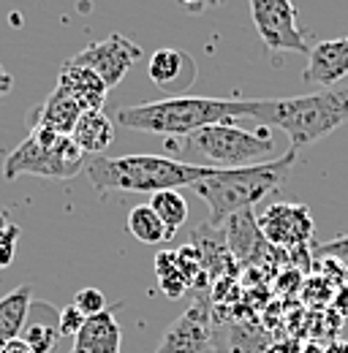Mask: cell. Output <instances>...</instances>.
Wrapping results in <instances>:
<instances>
[{"mask_svg": "<svg viewBox=\"0 0 348 353\" xmlns=\"http://www.w3.org/2000/svg\"><path fill=\"white\" fill-rule=\"evenodd\" d=\"M259 125L280 128L289 136L294 152L313 141L335 133L348 123V82L291 98H261L253 101L251 117Z\"/></svg>", "mask_w": 348, "mask_h": 353, "instance_id": "cell-1", "label": "cell"}, {"mask_svg": "<svg viewBox=\"0 0 348 353\" xmlns=\"http://www.w3.org/2000/svg\"><path fill=\"white\" fill-rule=\"evenodd\" d=\"M253 101H229V98H204V95H174L166 101H150L139 106H120L115 112L117 125L128 131L161 133L166 139H182L188 133L226 123L248 120Z\"/></svg>", "mask_w": 348, "mask_h": 353, "instance_id": "cell-2", "label": "cell"}, {"mask_svg": "<svg viewBox=\"0 0 348 353\" xmlns=\"http://www.w3.org/2000/svg\"><path fill=\"white\" fill-rule=\"evenodd\" d=\"M294 163H297V152L289 150L275 161H264L253 166L213 169L207 176L196 179L191 190L199 199H204V204L210 207V223L215 228H223V223L231 215L256 207L264 196L275 193L289 179Z\"/></svg>", "mask_w": 348, "mask_h": 353, "instance_id": "cell-3", "label": "cell"}, {"mask_svg": "<svg viewBox=\"0 0 348 353\" xmlns=\"http://www.w3.org/2000/svg\"><path fill=\"white\" fill-rule=\"evenodd\" d=\"M87 176L95 190H120V193H158V190H177L191 188L196 179L207 176L213 166H199L164 155H95L85 166Z\"/></svg>", "mask_w": 348, "mask_h": 353, "instance_id": "cell-4", "label": "cell"}, {"mask_svg": "<svg viewBox=\"0 0 348 353\" xmlns=\"http://www.w3.org/2000/svg\"><path fill=\"white\" fill-rule=\"evenodd\" d=\"M87 166V155L71 136L49 128H30V133L6 155L3 176L17 179L22 174L46 179H71Z\"/></svg>", "mask_w": 348, "mask_h": 353, "instance_id": "cell-5", "label": "cell"}, {"mask_svg": "<svg viewBox=\"0 0 348 353\" xmlns=\"http://www.w3.org/2000/svg\"><path fill=\"white\" fill-rule=\"evenodd\" d=\"M177 147L182 152L207 158L213 169H240L264 163L267 155L275 150V141L267 133H253L240 128L234 120H226L177 139Z\"/></svg>", "mask_w": 348, "mask_h": 353, "instance_id": "cell-6", "label": "cell"}, {"mask_svg": "<svg viewBox=\"0 0 348 353\" xmlns=\"http://www.w3.org/2000/svg\"><path fill=\"white\" fill-rule=\"evenodd\" d=\"M253 25L264 46L278 52H310L302 28L297 25V6L291 0H251Z\"/></svg>", "mask_w": 348, "mask_h": 353, "instance_id": "cell-7", "label": "cell"}, {"mask_svg": "<svg viewBox=\"0 0 348 353\" xmlns=\"http://www.w3.org/2000/svg\"><path fill=\"white\" fill-rule=\"evenodd\" d=\"M139 57H142V46L136 44V41H130V39H126V36H120V33H112L109 39L95 41L87 49H82L71 60L90 68V71H95L101 77V82L112 90L126 79V74L133 68V63Z\"/></svg>", "mask_w": 348, "mask_h": 353, "instance_id": "cell-8", "label": "cell"}, {"mask_svg": "<svg viewBox=\"0 0 348 353\" xmlns=\"http://www.w3.org/2000/svg\"><path fill=\"white\" fill-rule=\"evenodd\" d=\"M261 228V236L272 245V248H304V242L313 236V218L310 210L304 204H269L267 210H261L256 218Z\"/></svg>", "mask_w": 348, "mask_h": 353, "instance_id": "cell-9", "label": "cell"}, {"mask_svg": "<svg viewBox=\"0 0 348 353\" xmlns=\"http://www.w3.org/2000/svg\"><path fill=\"white\" fill-rule=\"evenodd\" d=\"M213 310L210 299H199L185 310L164 334L158 353H213Z\"/></svg>", "mask_w": 348, "mask_h": 353, "instance_id": "cell-10", "label": "cell"}, {"mask_svg": "<svg viewBox=\"0 0 348 353\" xmlns=\"http://www.w3.org/2000/svg\"><path fill=\"white\" fill-rule=\"evenodd\" d=\"M348 77V36L343 39H327L310 46L307 65L302 71V79L310 85L335 88Z\"/></svg>", "mask_w": 348, "mask_h": 353, "instance_id": "cell-11", "label": "cell"}, {"mask_svg": "<svg viewBox=\"0 0 348 353\" xmlns=\"http://www.w3.org/2000/svg\"><path fill=\"white\" fill-rule=\"evenodd\" d=\"M57 90H63L82 112H101L109 95V88L101 82V77L74 60L63 63L57 74Z\"/></svg>", "mask_w": 348, "mask_h": 353, "instance_id": "cell-12", "label": "cell"}, {"mask_svg": "<svg viewBox=\"0 0 348 353\" xmlns=\"http://www.w3.org/2000/svg\"><path fill=\"white\" fill-rule=\"evenodd\" d=\"M223 234H226V245H229L231 259H237V261H242V264H259L261 253H267V250L272 248V245L261 236L259 223H256L251 210L231 215L229 221L223 223Z\"/></svg>", "mask_w": 348, "mask_h": 353, "instance_id": "cell-13", "label": "cell"}, {"mask_svg": "<svg viewBox=\"0 0 348 353\" xmlns=\"http://www.w3.org/2000/svg\"><path fill=\"white\" fill-rule=\"evenodd\" d=\"M71 353H123V329L115 321L112 310L87 318L74 337Z\"/></svg>", "mask_w": 348, "mask_h": 353, "instance_id": "cell-14", "label": "cell"}, {"mask_svg": "<svg viewBox=\"0 0 348 353\" xmlns=\"http://www.w3.org/2000/svg\"><path fill=\"white\" fill-rule=\"evenodd\" d=\"M60 337H63L60 334V312L46 302L33 299L19 340L28 343V348L33 353H52Z\"/></svg>", "mask_w": 348, "mask_h": 353, "instance_id": "cell-15", "label": "cell"}, {"mask_svg": "<svg viewBox=\"0 0 348 353\" xmlns=\"http://www.w3.org/2000/svg\"><path fill=\"white\" fill-rule=\"evenodd\" d=\"M82 117V109L63 92V90H52L41 103L36 106V112H30L28 123L30 128H49L55 133H63V136H71L77 120Z\"/></svg>", "mask_w": 348, "mask_h": 353, "instance_id": "cell-16", "label": "cell"}, {"mask_svg": "<svg viewBox=\"0 0 348 353\" xmlns=\"http://www.w3.org/2000/svg\"><path fill=\"white\" fill-rule=\"evenodd\" d=\"M191 248L196 250L204 274L218 277L223 269L231 266V253H229V245H226V234H223V228H215L210 221L202 223L199 228H193Z\"/></svg>", "mask_w": 348, "mask_h": 353, "instance_id": "cell-17", "label": "cell"}, {"mask_svg": "<svg viewBox=\"0 0 348 353\" xmlns=\"http://www.w3.org/2000/svg\"><path fill=\"white\" fill-rule=\"evenodd\" d=\"M147 74L158 88L174 90L177 85H191L196 68H193V60L185 52H180V49H158L150 57Z\"/></svg>", "mask_w": 348, "mask_h": 353, "instance_id": "cell-18", "label": "cell"}, {"mask_svg": "<svg viewBox=\"0 0 348 353\" xmlns=\"http://www.w3.org/2000/svg\"><path fill=\"white\" fill-rule=\"evenodd\" d=\"M71 139L85 155H101L115 139V123L104 114V109L82 112V117L77 120V125L71 131Z\"/></svg>", "mask_w": 348, "mask_h": 353, "instance_id": "cell-19", "label": "cell"}, {"mask_svg": "<svg viewBox=\"0 0 348 353\" xmlns=\"http://www.w3.org/2000/svg\"><path fill=\"white\" fill-rule=\"evenodd\" d=\"M30 302H33V288L30 285H19V288L8 291L0 299V343L17 340L22 334Z\"/></svg>", "mask_w": 348, "mask_h": 353, "instance_id": "cell-20", "label": "cell"}, {"mask_svg": "<svg viewBox=\"0 0 348 353\" xmlns=\"http://www.w3.org/2000/svg\"><path fill=\"white\" fill-rule=\"evenodd\" d=\"M128 231H130V236H136V239L144 242V245H161V242H166V239L172 236V234L166 231L164 221L153 212L150 204H139V207L130 210Z\"/></svg>", "mask_w": 348, "mask_h": 353, "instance_id": "cell-21", "label": "cell"}, {"mask_svg": "<svg viewBox=\"0 0 348 353\" xmlns=\"http://www.w3.org/2000/svg\"><path fill=\"white\" fill-rule=\"evenodd\" d=\"M150 207L164 221L169 234H174L182 223L188 221V201H185V196L180 190H158V193H153L150 196Z\"/></svg>", "mask_w": 348, "mask_h": 353, "instance_id": "cell-22", "label": "cell"}, {"mask_svg": "<svg viewBox=\"0 0 348 353\" xmlns=\"http://www.w3.org/2000/svg\"><path fill=\"white\" fill-rule=\"evenodd\" d=\"M155 274H158L161 291H164L169 299H180V296L191 288V283H188V277H185V272H182V266H180L177 253H169V250L158 253V259H155Z\"/></svg>", "mask_w": 348, "mask_h": 353, "instance_id": "cell-23", "label": "cell"}, {"mask_svg": "<svg viewBox=\"0 0 348 353\" xmlns=\"http://www.w3.org/2000/svg\"><path fill=\"white\" fill-rule=\"evenodd\" d=\"M71 305L79 310L85 318H93V315H98V312L106 310V296L98 288H82V291H77V296H74Z\"/></svg>", "mask_w": 348, "mask_h": 353, "instance_id": "cell-24", "label": "cell"}, {"mask_svg": "<svg viewBox=\"0 0 348 353\" xmlns=\"http://www.w3.org/2000/svg\"><path fill=\"white\" fill-rule=\"evenodd\" d=\"M85 321L87 318L79 310L74 307V305H68L66 310H60V334L63 337H77L79 329L85 326Z\"/></svg>", "mask_w": 348, "mask_h": 353, "instance_id": "cell-25", "label": "cell"}, {"mask_svg": "<svg viewBox=\"0 0 348 353\" xmlns=\"http://www.w3.org/2000/svg\"><path fill=\"white\" fill-rule=\"evenodd\" d=\"M318 256H327V259H335V261H343L348 266V234L346 236H338L327 245H318Z\"/></svg>", "mask_w": 348, "mask_h": 353, "instance_id": "cell-26", "label": "cell"}, {"mask_svg": "<svg viewBox=\"0 0 348 353\" xmlns=\"http://www.w3.org/2000/svg\"><path fill=\"white\" fill-rule=\"evenodd\" d=\"M0 353H33V351L28 348V343H22V340L17 337V340H8V343H3Z\"/></svg>", "mask_w": 348, "mask_h": 353, "instance_id": "cell-27", "label": "cell"}, {"mask_svg": "<svg viewBox=\"0 0 348 353\" xmlns=\"http://www.w3.org/2000/svg\"><path fill=\"white\" fill-rule=\"evenodd\" d=\"M11 88H14V79H11V74L0 65V98H3V95H8Z\"/></svg>", "mask_w": 348, "mask_h": 353, "instance_id": "cell-28", "label": "cell"}, {"mask_svg": "<svg viewBox=\"0 0 348 353\" xmlns=\"http://www.w3.org/2000/svg\"><path fill=\"white\" fill-rule=\"evenodd\" d=\"M182 3H188V6H193V8H196V6L202 3V0H182Z\"/></svg>", "mask_w": 348, "mask_h": 353, "instance_id": "cell-29", "label": "cell"}, {"mask_svg": "<svg viewBox=\"0 0 348 353\" xmlns=\"http://www.w3.org/2000/svg\"><path fill=\"white\" fill-rule=\"evenodd\" d=\"M0 348H3V343H0Z\"/></svg>", "mask_w": 348, "mask_h": 353, "instance_id": "cell-30", "label": "cell"}, {"mask_svg": "<svg viewBox=\"0 0 348 353\" xmlns=\"http://www.w3.org/2000/svg\"><path fill=\"white\" fill-rule=\"evenodd\" d=\"M155 353H158V351H155Z\"/></svg>", "mask_w": 348, "mask_h": 353, "instance_id": "cell-31", "label": "cell"}]
</instances>
